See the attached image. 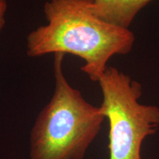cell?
Segmentation results:
<instances>
[{
  "label": "cell",
  "mask_w": 159,
  "mask_h": 159,
  "mask_svg": "<svg viewBox=\"0 0 159 159\" xmlns=\"http://www.w3.org/2000/svg\"><path fill=\"white\" fill-rule=\"evenodd\" d=\"M43 13L47 23L27 35V55H74L84 61L80 69L94 82H98L111 57L128 54L134 47V33L97 17L93 0H49Z\"/></svg>",
  "instance_id": "1"
},
{
  "label": "cell",
  "mask_w": 159,
  "mask_h": 159,
  "mask_svg": "<svg viewBox=\"0 0 159 159\" xmlns=\"http://www.w3.org/2000/svg\"><path fill=\"white\" fill-rule=\"evenodd\" d=\"M65 54H54L55 89L30 134V159H83L105 119L73 88L63 72Z\"/></svg>",
  "instance_id": "2"
},
{
  "label": "cell",
  "mask_w": 159,
  "mask_h": 159,
  "mask_svg": "<svg viewBox=\"0 0 159 159\" xmlns=\"http://www.w3.org/2000/svg\"><path fill=\"white\" fill-rule=\"evenodd\" d=\"M98 83L109 122V159H142L143 142L159 128V108L139 102L142 85L115 67L108 66Z\"/></svg>",
  "instance_id": "3"
},
{
  "label": "cell",
  "mask_w": 159,
  "mask_h": 159,
  "mask_svg": "<svg viewBox=\"0 0 159 159\" xmlns=\"http://www.w3.org/2000/svg\"><path fill=\"white\" fill-rule=\"evenodd\" d=\"M152 0H93L94 14L106 22L129 29L137 14Z\"/></svg>",
  "instance_id": "4"
},
{
  "label": "cell",
  "mask_w": 159,
  "mask_h": 159,
  "mask_svg": "<svg viewBox=\"0 0 159 159\" xmlns=\"http://www.w3.org/2000/svg\"><path fill=\"white\" fill-rule=\"evenodd\" d=\"M7 1L0 0V31L2 30L5 24V13L7 11Z\"/></svg>",
  "instance_id": "5"
}]
</instances>
